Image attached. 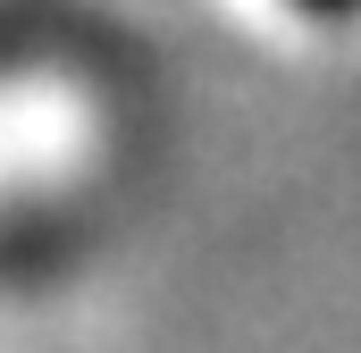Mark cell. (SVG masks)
Instances as JSON below:
<instances>
[{
	"mask_svg": "<svg viewBox=\"0 0 361 353\" xmlns=\"http://www.w3.org/2000/svg\"><path fill=\"white\" fill-rule=\"evenodd\" d=\"M294 8H311V17H353L361 0H294Z\"/></svg>",
	"mask_w": 361,
	"mask_h": 353,
	"instance_id": "cell-1",
	"label": "cell"
}]
</instances>
